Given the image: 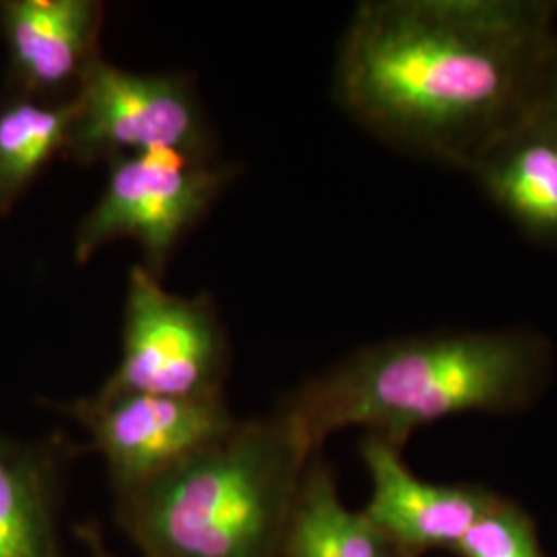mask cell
<instances>
[{
	"label": "cell",
	"mask_w": 557,
	"mask_h": 557,
	"mask_svg": "<svg viewBox=\"0 0 557 557\" xmlns=\"http://www.w3.org/2000/svg\"><path fill=\"white\" fill-rule=\"evenodd\" d=\"M549 0H368L341 41V108L380 140L457 170L537 108Z\"/></svg>",
	"instance_id": "obj_1"
},
{
	"label": "cell",
	"mask_w": 557,
	"mask_h": 557,
	"mask_svg": "<svg viewBox=\"0 0 557 557\" xmlns=\"http://www.w3.org/2000/svg\"><path fill=\"white\" fill-rule=\"evenodd\" d=\"M549 372L552 347L529 329L423 333L361 347L306 380L278 413L310 455L345 428L403 448L440 419L527 409Z\"/></svg>",
	"instance_id": "obj_2"
},
{
	"label": "cell",
	"mask_w": 557,
	"mask_h": 557,
	"mask_svg": "<svg viewBox=\"0 0 557 557\" xmlns=\"http://www.w3.org/2000/svg\"><path fill=\"white\" fill-rule=\"evenodd\" d=\"M312 455L281 413L223 438L116 498V520L147 557H281Z\"/></svg>",
	"instance_id": "obj_3"
},
{
	"label": "cell",
	"mask_w": 557,
	"mask_h": 557,
	"mask_svg": "<svg viewBox=\"0 0 557 557\" xmlns=\"http://www.w3.org/2000/svg\"><path fill=\"white\" fill-rule=\"evenodd\" d=\"M227 368L230 343L211 298L170 294L143 264L133 267L119 366L101 393L218 398Z\"/></svg>",
	"instance_id": "obj_4"
},
{
	"label": "cell",
	"mask_w": 557,
	"mask_h": 557,
	"mask_svg": "<svg viewBox=\"0 0 557 557\" xmlns=\"http://www.w3.org/2000/svg\"><path fill=\"white\" fill-rule=\"evenodd\" d=\"M236 168L170 151L110 161L106 188L75 234V260L87 262L114 239L137 242L145 269L160 277L190 227L220 199Z\"/></svg>",
	"instance_id": "obj_5"
},
{
	"label": "cell",
	"mask_w": 557,
	"mask_h": 557,
	"mask_svg": "<svg viewBox=\"0 0 557 557\" xmlns=\"http://www.w3.org/2000/svg\"><path fill=\"white\" fill-rule=\"evenodd\" d=\"M64 158L77 163L170 151L211 160V137L193 83L174 73H133L96 60L81 81Z\"/></svg>",
	"instance_id": "obj_6"
},
{
	"label": "cell",
	"mask_w": 557,
	"mask_h": 557,
	"mask_svg": "<svg viewBox=\"0 0 557 557\" xmlns=\"http://www.w3.org/2000/svg\"><path fill=\"white\" fill-rule=\"evenodd\" d=\"M106 460L114 496H126L227 436L239 419L225 398L101 393L59 405Z\"/></svg>",
	"instance_id": "obj_7"
},
{
	"label": "cell",
	"mask_w": 557,
	"mask_h": 557,
	"mask_svg": "<svg viewBox=\"0 0 557 557\" xmlns=\"http://www.w3.org/2000/svg\"><path fill=\"white\" fill-rule=\"evenodd\" d=\"M361 458L372 481L363 515L372 520L398 556L428 549H455L467 531L499 496L465 483H432L419 479L400 457V448L366 436Z\"/></svg>",
	"instance_id": "obj_8"
},
{
	"label": "cell",
	"mask_w": 557,
	"mask_h": 557,
	"mask_svg": "<svg viewBox=\"0 0 557 557\" xmlns=\"http://www.w3.org/2000/svg\"><path fill=\"white\" fill-rule=\"evenodd\" d=\"M98 0H4L0 29L9 50V96L71 100L101 59Z\"/></svg>",
	"instance_id": "obj_9"
},
{
	"label": "cell",
	"mask_w": 557,
	"mask_h": 557,
	"mask_svg": "<svg viewBox=\"0 0 557 557\" xmlns=\"http://www.w3.org/2000/svg\"><path fill=\"white\" fill-rule=\"evenodd\" d=\"M465 172L527 238L557 246V124L533 110Z\"/></svg>",
	"instance_id": "obj_10"
},
{
	"label": "cell",
	"mask_w": 557,
	"mask_h": 557,
	"mask_svg": "<svg viewBox=\"0 0 557 557\" xmlns=\"http://www.w3.org/2000/svg\"><path fill=\"white\" fill-rule=\"evenodd\" d=\"M75 453L62 434L36 442L0 436V557H66L60 496Z\"/></svg>",
	"instance_id": "obj_11"
},
{
	"label": "cell",
	"mask_w": 557,
	"mask_h": 557,
	"mask_svg": "<svg viewBox=\"0 0 557 557\" xmlns=\"http://www.w3.org/2000/svg\"><path fill=\"white\" fill-rule=\"evenodd\" d=\"M397 554L372 520L349 510L338 498L337 483L312 455L299 481L281 557H393Z\"/></svg>",
	"instance_id": "obj_12"
},
{
	"label": "cell",
	"mask_w": 557,
	"mask_h": 557,
	"mask_svg": "<svg viewBox=\"0 0 557 557\" xmlns=\"http://www.w3.org/2000/svg\"><path fill=\"white\" fill-rule=\"evenodd\" d=\"M75 100L9 96L0 103V218L11 215L41 172L64 156Z\"/></svg>",
	"instance_id": "obj_13"
},
{
	"label": "cell",
	"mask_w": 557,
	"mask_h": 557,
	"mask_svg": "<svg viewBox=\"0 0 557 557\" xmlns=\"http://www.w3.org/2000/svg\"><path fill=\"white\" fill-rule=\"evenodd\" d=\"M455 549L462 557H545L533 520L502 498L467 531Z\"/></svg>",
	"instance_id": "obj_14"
},
{
	"label": "cell",
	"mask_w": 557,
	"mask_h": 557,
	"mask_svg": "<svg viewBox=\"0 0 557 557\" xmlns=\"http://www.w3.org/2000/svg\"><path fill=\"white\" fill-rule=\"evenodd\" d=\"M535 112L541 114L543 119L557 124V38L556 44H554L552 59H549V66H547V73H545V81H543V89H541Z\"/></svg>",
	"instance_id": "obj_15"
},
{
	"label": "cell",
	"mask_w": 557,
	"mask_h": 557,
	"mask_svg": "<svg viewBox=\"0 0 557 557\" xmlns=\"http://www.w3.org/2000/svg\"><path fill=\"white\" fill-rule=\"evenodd\" d=\"M77 535L87 549V557H116L103 545L100 529L96 524H81Z\"/></svg>",
	"instance_id": "obj_16"
},
{
	"label": "cell",
	"mask_w": 557,
	"mask_h": 557,
	"mask_svg": "<svg viewBox=\"0 0 557 557\" xmlns=\"http://www.w3.org/2000/svg\"><path fill=\"white\" fill-rule=\"evenodd\" d=\"M393 557H405V556H398V554H395V556H393Z\"/></svg>",
	"instance_id": "obj_17"
}]
</instances>
